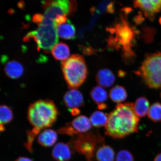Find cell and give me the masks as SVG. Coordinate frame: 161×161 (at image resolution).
<instances>
[{
  "label": "cell",
  "instance_id": "obj_12",
  "mask_svg": "<svg viewBox=\"0 0 161 161\" xmlns=\"http://www.w3.org/2000/svg\"><path fill=\"white\" fill-rule=\"evenodd\" d=\"M56 30L58 36L62 39L74 40L76 38L75 26L69 19L65 23L57 25Z\"/></svg>",
  "mask_w": 161,
  "mask_h": 161
},
{
  "label": "cell",
  "instance_id": "obj_15",
  "mask_svg": "<svg viewBox=\"0 0 161 161\" xmlns=\"http://www.w3.org/2000/svg\"><path fill=\"white\" fill-rule=\"evenodd\" d=\"M4 70L8 77L15 79L21 77L23 75L24 68L19 62L12 60L6 63Z\"/></svg>",
  "mask_w": 161,
  "mask_h": 161
},
{
  "label": "cell",
  "instance_id": "obj_22",
  "mask_svg": "<svg viewBox=\"0 0 161 161\" xmlns=\"http://www.w3.org/2000/svg\"><path fill=\"white\" fill-rule=\"evenodd\" d=\"M150 119L154 122H161V103H154L150 107L147 114Z\"/></svg>",
  "mask_w": 161,
  "mask_h": 161
},
{
  "label": "cell",
  "instance_id": "obj_18",
  "mask_svg": "<svg viewBox=\"0 0 161 161\" xmlns=\"http://www.w3.org/2000/svg\"><path fill=\"white\" fill-rule=\"evenodd\" d=\"M149 106L150 103L147 98L141 97L136 100L134 104L135 112L139 117H144L148 114Z\"/></svg>",
  "mask_w": 161,
  "mask_h": 161
},
{
  "label": "cell",
  "instance_id": "obj_10",
  "mask_svg": "<svg viewBox=\"0 0 161 161\" xmlns=\"http://www.w3.org/2000/svg\"><path fill=\"white\" fill-rule=\"evenodd\" d=\"M64 101L66 106L72 110L82 106L84 102L83 95L76 89H70L66 92L64 96Z\"/></svg>",
  "mask_w": 161,
  "mask_h": 161
},
{
  "label": "cell",
  "instance_id": "obj_13",
  "mask_svg": "<svg viewBox=\"0 0 161 161\" xmlns=\"http://www.w3.org/2000/svg\"><path fill=\"white\" fill-rule=\"evenodd\" d=\"M58 138V134L55 131L46 129L40 133L38 137L37 141L41 146L44 147H50L55 144Z\"/></svg>",
  "mask_w": 161,
  "mask_h": 161
},
{
  "label": "cell",
  "instance_id": "obj_16",
  "mask_svg": "<svg viewBox=\"0 0 161 161\" xmlns=\"http://www.w3.org/2000/svg\"><path fill=\"white\" fill-rule=\"evenodd\" d=\"M51 52L53 57L57 60L64 61L69 58V47L66 44L62 42L56 44Z\"/></svg>",
  "mask_w": 161,
  "mask_h": 161
},
{
  "label": "cell",
  "instance_id": "obj_3",
  "mask_svg": "<svg viewBox=\"0 0 161 161\" xmlns=\"http://www.w3.org/2000/svg\"><path fill=\"white\" fill-rule=\"evenodd\" d=\"M64 78L70 89H76L85 81L88 75L85 60L78 54L72 55L62 62Z\"/></svg>",
  "mask_w": 161,
  "mask_h": 161
},
{
  "label": "cell",
  "instance_id": "obj_8",
  "mask_svg": "<svg viewBox=\"0 0 161 161\" xmlns=\"http://www.w3.org/2000/svg\"><path fill=\"white\" fill-rule=\"evenodd\" d=\"M92 128V125L89 119L86 116L82 115L74 119L65 127L60 129L58 132L61 134L74 136L88 132Z\"/></svg>",
  "mask_w": 161,
  "mask_h": 161
},
{
  "label": "cell",
  "instance_id": "obj_1",
  "mask_svg": "<svg viewBox=\"0 0 161 161\" xmlns=\"http://www.w3.org/2000/svg\"><path fill=\"white\" fill-rule=\"evenodd\" d=\"M134 104L126 102L118 104L108 115L105 126L106 136L122 139L139 131L140 119L134 109Z\"/></svg>",
  "mask_w": 161,
  "mask_h": 161
},
{
  "label": "cell",
  "instance_id": "obj_7",
  "mask_svg": "<svg viewBox=\"0 0 161 161\" xmlns=\"http://www.w3.org/2000/svg\"><path fill=\"white\" fill-rule=\"evenodd\" d=\"M42 3L45 9L44 17L54 21L57 16L66 17L75 11L76 7L75 1L58 0L43 1Z\"/></svg>",
  "mask_w": 161,
  "mask_h": 161
},
{
  "label": "cell",
  "instance_id": "obj_17",
  "mask_svg": "<svg viewBox=\"0 0 161 161\" xmlns=\"http://www.w3.org/2000/svg\"><path fill=\"white\" fill-rule=\"evenodd\" d=\"M96 155L98 161H114L115 152L111 147L103 145L98 148Z\"/></svg>",
  "mask_w": 161,
  "mask_h": 161
},
{
  "label": "cell",
  "instance_id": "obj_4",
  "mask_svg": "<svg viewBox=\"0 0 161 161\" xmlns=\"http://www.w3.org/2000/svg\"><path fill=\"white\" fill-rule=\"evenodd\" d=\"M57 25L55 21L44 17L43 21L38 25V29L28 33L24 40L25 42L33 39L37 44L38 50L42 49L47 52L51 51L59 41L56 30Z\"/></svg>",
  "mask_w": 161,
  "mask_h": 161
},
{
  "label": "cell",
  "instance_id": "obj_19",
  "mask_svg": "<svg viewBox=\"0 0 161 161\" xmlns=\"http://www.w3.org/2000/svg\"><path fill=\"white\" fill-rule=\"evenodd\" d=\"M91 98L97 106L105 104L108 99L107 92L100 86H97L92 88L90 92Z\"/></svg>",
  "mask_w": 161,
  "mask_h": 161
},
{
  "label": "cell",
  "instance_id": "obj_20",
  "mask_svg": "<svg viewBox=\"0 0 161 161\" xmlns=\"http://www.w3.org/2000/svg\"><path fill=\"white\" fill-rule=\"evenodd\" d=\"M109 96L113 102L116 103H120L126 100L128 94L123 86H116L110 90Z\"/></svg>",
  "mask_w": 161,
  "mask_h": 161
},
{
  "label": "cell",
  "instance_id": "obj_21",
  "mask_svg": "<svg viewBox=\"0 0 161 161\" xmlns=\"http://www.w3.org/2000/svg\"><path fill=\"white\" fill-rule=\"evenodd\" d=\"M108 119V115L100 111H96L91 115L90 120L92 125L96 128L106 126Z\"/></svg>",
  "mask_w": 161,
  "mask_h": 161
},
{
  "label": "cell",
  "instance_id": "obj_11",
  "mask_svg": "<svg viewBox=\"0 0 161 161\" xmlns=\"http://www.w3.org/2000/svg\"><path fill=\"white\" fill-rule=\"evenodd\" d=\"M72 151L69 145L58 143L52 151V156L57 161H68L71 158Z\"/></svg>",
  "mask_w": 161,
  "mask_h": 161
},
{
  "label": "cell",
  "instance_id": "obj_27",
  "mask_svg": "<svg viewBox=\"0 0 161 161\" xmlns=\"http://www.w3.org/2000/svg\"><path fill=\"white\" fill-rule=\"evenodd\" d=\"M15 161H33L31 159L26 157H20L19 158L16 159Z\"/></svg>",
  "mask_w": 161,
  "mask_h": 161
},
{
  "label": "cell",
  "instance_id": "obj_24",
  "mask_svg": "<svg viewBox=\"0 0 161 161\" xmlns=\"http://www.w3.org/2000/svg\"><path fill=\"white\" fill-rule=\"evenodd\" d=\"M116 161H134L133 156L128 150H122L118 153L116 157Z\"/></svg>",
  "mask_w": 161,
  "mask_h": 161
},
{
  "label": "cell",
  "instance_id": "obj_23",
  "mask_svg": "<svg viewBox=\"0 0 161 161\" xmlns=\"http://www.w3.org/2000/svg\"><path fill=\"white\" fill-rule=\"evenodd\" d=\"M13 111L8 106L2 105L0 107V120L1 125L9 123L13 120Z\"/></svg>",
  "mask_w": 161,
  "mask_h": 161
},
{
  "label": "cell",
  "instance_id": "obj_5",
  "mask_svg": "<svg viewBox=\"0 0 161 161\" xmlns=\"http://www.w3.org/2000/svg\"><path fill=\"white\" fill-rule=\"evenodd\" d=\"M75 135L68 144L70 148L85 156L88 161H92L97 148L104 145V137L97 131L88 132Z\"/></svg>",
  "mask_w": 161,
  "mask_h": 161
},
{
  "label": "cell",
  "instance_id": "obj_2",
  "mask_svg": "<svg viewBox=\"0 0 161 161\" xmlns=\"http://www.w3.org/2000/svg\"><path fill=\"white\" fill-rule=\"evenodd\" d=\"M59 114L57 107L51 100H40L30 104L27 118L33 129L27 132V141L25 144L30 152H33L32 145L36 137L41 130L53 125Z\"/></svg>",
  "mask_w": 161,
  "mask_h": 161
},
{
  "label": "cell",
  "instance_id": "obj_14",
  "mask_svg": "<svg viewBox=\"0 0 161 161\" xmlns=\"http://www.w3.org/2000/svg\"><path fill=\"white\" fill-rule=\"evenodd\" d=\"M96 80L100 86L108 88L113 85L115 82V78L111 71L105 69L98 71L96 75Z\"/></svg>",
  "mask_w": 161,
  "mask_h": 161
},
{
  "label": "cell",
  "instance_id": "obj_29",
  "mask_svg": "<svg viewBox=\"0 0 161 161\" xmlns=\"http://www.w3.org/2000/svg\"><path fill=\"white\" fill-rule=\"evenodd\" d=\"M154 161H161V153L157 155Z\"/></svg>",
  "mask_w": 161,
  "mask_h": 161
},
{
  "label": "cell",
  "instance_id": "obj_26",
  "mask_svg": "<svg viewBox=\"0 0 161 161\" xmlns=\"http://www.w3.org/2000/svg\"><path fill=\"white\" fill-rule=\"evenodd\" d=\"M68 19L66 16L64 15H59L57 16L55 19L56 23L57 25H62L66 23Z\"/></svg>",
  "mask_w": 161,
  "mask_h": 161
},
{
  "label": "cell",
  "instance_id": "obj_9",
  "mask_svg": "<svg viewBox=\"0 0 161 161\" xmlns=\"http://www.w3.org/2000/svg\"><path fill=\"white\" fill-rule=\"evenodd\" d=\"M135 7L138 8L150 19H153L161 10V0L136 1L134 2Z\"/></svg>",
  "mask_w": 161,
  "mask_h": 161
},
{
  "label": "cell",
  "instance_id": "obj_25",
  "mask_svg": "<svg viewBox=\"0 0 161 161\" xmlns=\"http://www.w3.org/2000/svg\"><path fill=\"white\" fill-rule=\"evenodd\" d=\"M44 18L43 15H42L41 14H36L33 16V21L39 25L43 21Z\"/></svg>",
  "mask_w": 161,
  "mask_h": 161
},
{
  "label": "cell",
  "instance_id": "obj_6",
  "mask_svg": "<svg viewBox=\"0 0 161 161\" xmlns=\"http://www.w3.org/2000/svg\"><path fill=\"white\" fill-rule=\"evenodd\" d=\"M137 74L148 87L161 89V52L147 56Z\"/></svg>",
  "mask_w": 161,
  "mask_h": 161
},
{
  "label": "cell",
  "instance_id": "obj_30",
  "mask_svg": "<svg viewBox=\"0 0 161 161\" xmlns=\"http://www.w3.org/2000/svg\"><path fill=\"white\" fill-rule=\"evenodd\" d=\"M159 22L160 24V25H161V17H160V19H159Z\"/></svg>",
  "mask_w": 161,
  "mask_h": 161
},
{
  "label": "cell",
  "instance_id": "obj_31",
  "mask_svg": "<svg viewBox=\"0 0 161 161\" xmlns=\"http://www.w3.org/2000/svg\"><path fill=\"white\" fill-rule=\"evenodd\" d=\"M160 97L161 98V93L160 94Z\"/></svg>",
  "mask_w": 161,
  "mask_h": 161
},
{
  "label": "cell",
  "instance_id": "obj_28",
  "mask_svg": "<svg viewBox=\"0 0 161 161\" xmlns=\"http://www.w3.org/2000/svg\"><path fill=\"white\" fill-rule=\"evenodd\" d=\"M98 109L100 110H104L108 108V105L107 104H103L97 106Z\"/></svg>",
  "mask_w": 161,
  "mask_h": 161
}]
</instances>
